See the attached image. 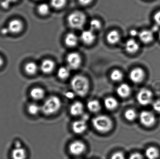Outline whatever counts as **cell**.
<instances>
[{
	"mask_svg": "<svg viewBox=\"0 0 160 159\" xmlns=\"http://www.w3.org/2000/svg\"><path fill=\"white\" fill-rule=\"evenodd\" d=\"M18 0H3L1 2V6L4 9H7L11 4L16 2Z\"/></svg>",
	"mask_w": 160,
	"mask_h": 159,
	"instance_id": "cell-33",
	"label": "cell"
},
{
	"mask_svg": "<svg viewBox=\"0 0 160 159\" xmlns=\"http://www.w3.org/2000/svg\"><path fill=\"white\" fill-rule=\"evenodd\" d=\"M67 0H51L52 6L56 9L62 8L66 4Z\"/></svg>",
	"mask_w": 160,
	"mask_h": 159,
	"instance_id": "cell-32",
	"label": "cell"
},
{
	"mask_svg": "<svg viewBox=\"0 0 160 159\" xmlns=\"http://www.w3.org/2000/svg\"><path fill=\"white\" fill-rule=\"evenodd\" d=\"M1 33L2 35H6L9 32L7 28H3L1 30Z\"/></svg>",
	"mask_w": 160,
	"mask_h": 159,
	"instance_id": "cell-41",
	"label": "cell"
},
{
	"mask_svg": "<svg viewBox=\"0 0 160 159\" xmlns=\"http://www.w3.org/2000/svg\"><path fill=\"white\" fill-rule=\"evenodd\" d=\"M13 159H25L26 158V151L22 147H15L12 152Z\"/></svg>",
	"mask_w": 160,
	"mask_h": 159,
	"instance_id": "cell-19",
	"label": "cell"
},
{
	"mask_svg": "<svg viewBox=\"0 0 160 159\" xmlns=\"http://www.w3.org/2000/svg\"><path fill=\"white\" fill-rule=\"evenodd\" d=\"M89 27L90 30L94 32L100 29L101 23L98 20L94 19L90 21L89 22Z\"/></svg>",
	"mask_w": 160,
	"mask_h": 159,
	"instance_id": "cell-31",
	"label": "cell"
},
{
	"mask_svg": "<svg viewBox=\"0 0 160 159\" xmlns=\"http://www.w3.org/2000/svg\"><path fill=\"white\" fill-rule=\"evenodd\" d=\"M72 129L75 133L78 134L83 133L87 129L86 121L82 119L75 121L72 125Z\"/></svg>",
	"mask_w": 160,
	"mask_h": 159,
	"instance_id": "cell-15",
	"label": "cell"
},
{
	"mask_svg": "<svg viewBox=\"0 0 160 159\" xmlns=\"http://www.w3.org/2000/svg\"><path fill=\"white\" fill-rule=\"evenodd\" d=\"M140 48L139 44L136 40L133 39H130L125 44V49L126 51L131 54L136 53Z\"/></svg>",
	"mask_w": 160,
	"mask_h": 159,
	"instance_id": "cell-12",
	"label": "cell"
},
{
	"mask_svg": "<svg viewBox=\"0 0 160 159\" xmlns=\"http://www.w3.org/2000/svg\"><path fill=\"white\" fill-rule=\"evenodd\" d=\"M62 105L61 101L58 97L52 96L48 98L41 106V111L47 115H53L59 111Z\"/></svg>",
	"mask_w": 160,
	"mask_h": 159,
	"instance_id": "cell-2",
	"label": "cell"
},
{
	"mask_svg": "<svg viewBox=\"0 0 160 159\" xmlns=\"http://www.w3.org/2000/svg\"><path fill=\"white\" fill-rule=\"evenodd\" d=\"M88 110L92 113H97L100 110L101 105L99 102L97 100L89 101L87 104Z\"/></svg>",
	"mask_w": 160,
	"mask_h": 159,
	"instance_id": "cell-25",
	"label": "cell"
},
{
	"mask_svg": "<svg viewBox=\"0 0 160 159\" xmlns=\"http://www.w3.org/2000/svg\"><path fill=\"white\" fill-rule=\"evenodd\" d=\"M45 91L41 88L36 87L33 88L30 92L31 97L34 100H40L45 96Z\"/></svg>",
	"mask_w": 160,
	"mask_h": 159,
	"instance_id": "cell-21",
	"label": "cell"
},
{
	"mask_svg": "<svg viewBox=\"0 0 160 159\" xmlns=\"http://www.w3.org/2000/svg\"><path fill=\"white\" fill-rule=\"evenodd\" d=\"M85 149V146L83 143L80 141L73 142L69 146V151L71 154L76 156L81 155Z\"/></svg>",
	"mask_w": 160,
	"mask_h": 159,
	"instance_id": "cell-10",
	"label": "cell"
},
{
	"mask_svg": "<svg viewBox=\"0 0 160 159\" xmlns=\"http://www.w3.org/2000/svg\"><path fill=\"white\" fill-rule=\"evenodd\" d=\"M85 16L79 11H76L70 14L68 21L70 27L76 29H81L83 27L86 22Z\"/></svg>",
	"mask_w": 160,
	"mask_h": 159,
	"instance_id": "cell-4",
	"label": "cell"
},
{
	"mask_svg": "<svg viewBox=\"0 0 160 159\" xmlns=\"http://www.w3.org/2000/svg\"><path fill=\"white\" fill-rule=\"evenodd\" d=\"M111 159H125V156L121 152H117L112 156Z\"/></svg>",
	"mask_w": 160,
	"mask_h": 159,
	"instance_id": "cell-35",
	"label": "cell"
},
{
	"mask_svg": "<svg viewBox=\"0 0 160 159\" xmlns=\"http://www.w3.org/2000/svg\"><path fill=\"white\" fill-rule=\"evenodd\" d=\"M152 107L156 112L160 113V100L155 101L152 104Z\"/></svg>",
	"mask_w": 160,
	"mask_h": 159,
	"instance_id": "cell-34",
	"label": "cell"
},
{
	"mask_svg": "<svg viewBox=\"0 0 160 159\" xmlns=\"http://www.w3.org/2000/svg\"><path fill=\"white\" fill-rule=\"evenodd\" d=\"M24 69L27 74L30 75H33L36 73L38 70V67L35 63L29 62L26 63Z\"/></svg>",
	"mask_w": 160,
	"mask_h": 159,
	"instance_id": "cell-24",
	"label": "cell"
},
{
	"mask_svg": "<svg viewBox=\"0 0 160 159\" xmlns=\"http://www.w3.org/2000/svg\"><path fill=\"white\" fill-rule=\"evenodd\" d=\"M145 77L144 71L141 68H134L129 74L130 79L134 83H141L144 79Z\"/></svg>",
	"mask_w": 160,
	"mask_h": 159,
	"instance_id": "cell-8",
	"label": "cell"
},
{
	"mask_svg": "<svg viewBox=\"0 0 160 159\" xmlns=\"http://www.w3.org/2000/svg\"><path fill=\"white\" fill-rule=\"evenodd\" d=\"M75 94L76 93L74 92H72V91H68L66 93L65 95L67 98H68L69 99H73L75 97Z\"/></svg>",
	"mask_w": 160,
	"mask_h": 159,
	"instance_id": "cell-38",
	"label": "cell"
},
{
	"mask_svg": "<svg viewBox=\"0 0 160 159\" xmlns=\"http://www.w3.org/2000/svg\"><path fill=\"white\" fill-rule=\"evenodd\" d=\"M130 87L126 84H121L117 90L118 95L121 98H127L131 93Z\"/></svg>",
	"mask_w": 160,
	"mask_h": 159,
	"instance_id": "cell-17",
	"label": "cell"
},
{
	"mask_svg": "<svg viewBox=\"0 0 160 159\" xmlns=\"http://www.w3.org/2000/svg\"><path fill=\"white\" fill-rule=\"evenodd\" d=\"M120 35L119 32L115 30L110 31L107 35V40L109 44H115L119 42Z\"/></svg>",
	"mask_w": 160,
	"mask_h": 159,
	"instance_id": "cell-20",
	"label": "cell"
},
{
	"mask_svg": "<svg viewBox=\"0 0 160 159\" xmlns=\"http://www.w3.org/2000/svg\"><path fill=\"white\" fill-rule=\"evenodd\" d=\"M92 124L97 130L102 133L109 131L112 127V122L110 118L103 115L94 118L92 120Z\"/></svg>",
	"mask_w": 160,
	"mask_h": 159,
	"instance_id": "cell-3",
	"label": "cell"
},
{
	"mask_svg": "<svg viewBox=\"0 0 160 159\" xmlns=\"http://www.w3.org/2000/svg\"><path fill=\"white\" fill-rule=\"evenodd\" d=\"M23 28V24L22 21L18 19L10 21L7 27L9 32L12 34H18L21 32Z\"/></svg>",
	"mask_w": 160,
	"mask_h": 159,
	"instance_id": "cell-9",
	"label": "cell"
},
{
	"mask_svg": "<svg viewBox=\"0 0 160 159\" xmlns=\"http://www.w3.org/2000/svg\"><path fill=\"white\" fill-rule=\"evenodd\" d=\"M3 60L2 58L0 56V67L2 66V65L3 64Z\"/></svg>",
	"mask_w": 160,
	"mask_h": 159,
	"instance_id": "cell-43",
	"label": "cell"
},
{
	"mask_svg": "<svg viewBox=\"0 0 160 159\" xmlns=\"http://www.w3.org/2000/svg\"><path fill=\"white\" fill-rule=\"evenodd\" d=\"M154 20L157 25L160 26V11H158L154 15Z\"/></svg>",
	"mask_w": 160,
	"mask_h": 159,
	"instance_id": "cell-36",
	"label": "cell"
},
{
	"mask_svg": "<svg viewBox=\"0 0 160 159\" xmlns=\"http://www.w3.org/2000/svg\"><path fill=\"white\" fill-rule=\"evenodd\" d=\"M125 116L126 119L128 121H133L137 117L136 111L133 109H128L125 112Z\"/></svg>",
	"mask_w": 160,
	"mask_h": 159,
	"instance_id": "cell-30",
	"label": "cell"
},
{
	"mask_svg": "<svg viewBox=\"0 0 160 159\" xmlns=\"http://www.w3.org/2000/svg\"><path fill=\"white\" fill-rule=\"evenodd\" d=\"M38 11L40 15L42 16H46L49 12V6L47 4L43 3L38 6Z\"/></svg>",
	"mask_w": 160,
	"mask_h": 159,
	"instance_id": "cell-28",
	"label": "cell"
},
{
	"mask_svg": "<svg viewBox=\"0 0 160 159\" xmlns=\"http://www.w3.org/2000/svg\"><path fill=\"white\" fill-rule=\"evenodd\" d=\"M139 38L142 43L148 44L153 41L154 39L153 32L149 30H143L139 34Z\"/></svg>",
	"mask_w": 160,
	"mask_h": 159,
	"instance_id": "cell-14",
	"label": "cell"
},
{
	"mask_svg": "<svg viewBox=\"0 0 160 159\" xmlns=\"http://www.w3.org/2000/svg\"><path fill=\"white\" fill-rule=\"evenodd\" d=\"M40 110H41V107H40L37 104H31L28 106V112L31 115H37Z\"/></svg>",
	"mask_w": 160,
	"mask_h": 159,
	"instance_id": "cell-29",
	"label": "cell"
},
{
	"mask_svg": "<svg viewBox=\"0 0 160 159\" xmlns=\"http://www.w3.org/2000/svg\"><path fill=\"white\" fill-rule=\"evenodd\" d=\"M70 75V69L68 67H62L58 72V76L62 79H67Z\"/></svg>",
	"mask_w": 160,
	"mask_h": 159,
	"instance_id": "cell-26",
	"label": "cell"
},
{
	"mask_svg": "<svg viewBox=\"0 0 160 159\" xmlns=\"http://www.w3.org/2000/svg\"><path fill=\"white\" fill-rule=\"evenodd\" d=\"M129 159H143L142 156L139 153H136L131 155Z\"/></svg>",
	"mask_w": 160,
	"mask_h": 159,
	"instance_id": "cell-37",
	"label": "cell"
},
{
	"mask_svg": "<svg viewBox=\"0 0 160 159\" xmlns=\"http://www.w3.org/2000/svg\"><path fill=\"white\" fill-rule=\"evenodd\" d=\"M93 0H78L79 2L82 5L86 6L89 4Z\"/></svg>",
	"mask_w": 160,
	"mask_h": 159,
	"instance_id": "cell-39",
	"label": "cell"
},
{
	"mask_svg": "<svg viewBox=\"0 0 160 159\" xmlns=\"http://www.w3.org/2000/svg\"><path fill=\"white\" fill-rule=\"evenodd\" d=\"M145 156L148 159H158L159 157V151L156 147H150L146 150Z\"/></svg>",
	"mask_w": 160,
	"mask_h": 159,
	"instance_id": "cell-22",
	"label": "cell"
},
{
	"mask_svg": "<svg viewBox=\"0 0 160 159\" xmlns=\"http://www.w3.org/2000/svg\"><path fill=\"white\" fill-rule=\"evenodd\" d=\"M65 42L67 45L70 47L76 46L78 42V36L73 33H69L66 35Z\"/></svg>",
	"mask_w": 160,
	"mask_h": 159,
	"instance_id": "cell-18",
	"label": "cell"
},
{
	"mask_svg": "<svg viewBox=\"0 0 160 159\" xmlns=\"http://www.w3.org/2000/svg\"><path fill=\"white\" fill-rule=\"evenodd\" d=\"M159 25H156L155 26H153V28H152V31L153 32H157L159 30Z\"/></svg>",
	"mask_w": 160,
	"mask_h": 159,
	"instance_id": "cell-42",
	"label": "cell"
},
{
	"mask_svg": "<svg viewBox=\"0 0 160 159\" xmlns=\"http://www.w3.org/2000/svg\"><path fill=\"white\" fill-rule=\"evenodd\" d=\"M123 77V73L119 70H115L111 73V78L113 81L116 82L121 81Z\"/></svg>",
	"mask_w": 160,
	"mask_h": 159,
	"instance_id": "cell-27",
	"label": "cell"
},
{
	"mask_svg": "<svg viewBox=\"0 0 160 159\" xmlns=\"http://www.w3.org/2000/svg\"><path fill=\"white\" fill-rule=\"evenodd\" d=\"M71 86L74 92L81 97L85 96L89 88L88 80L82 75L74 77L71 80Z\"/></svg>",
	"mask_w": 160,
	"mask_h": 159,
	"instance_id": "cell-1",
	"label": "cell"
},
{
	"mask_svg": "<svg viewBox=\"0 0 160 159\" xmlns=\"http://www.w3.org/2000/svg\"><path fill=\"white\" fill-rule=\"evenodd\" d=\"M152 99L153 94L150 90L147 89H142L137 94V101L141 105H148L151 103Z\"/></svg>",
	"mask_w": 160,
	"mask_h": 159,
	"instance_id": "cell-6",
	"label": "cell"
},
{
	"mask_svg": "<svg viewBox=\"0 0 160 159\" xmlns=\"http://www.w3.org/2000/svg\"><path fill=\"white\" fill-rule=\"evenodd\" d=\"M104 105L106 109L113 110L117 108L118 105V102L116 99L113 97H108L104 101Z\"/></svg>",
	"mask_w": 160,
	"mask_h": 159,
	"instance_id": "cell-23",
	"label": "cell"
},
{
	"mask_svg": "<svg viewBox=\"0 0 160 159\" xmlns=\"http://www.w3.org/2000/svg\"><path fill=\"white\" fill-rule=\"evenodd\" d=\"M55 63L53 61L50 59L44 60L40 65V69L43 73L49 74L51 73L54 70Z\"/></svg>",
	"mask_w": 160,
	"mask_h": 159,
	"instance_id": "cell-13",
	"label": "cell"
},
{
	"mask_svg": "<svg viewBox=\"0 0 160 159\" xmlns=\"http://www.w3.org/2000/svg\"><path fill=\"white\" fill-rule=\"evenodd\" d=\"M159 39L160 40V32H159Z\"/></svg>",
	"mask_w": 160,
	"mask_h": 159,
	"instance_id": "cell-44",
	"label": "cell"
},
{
	"mask_svg": "<svg viewBox=\"0 0 160 159\" xmlns=\"http://www.w3.org/2000/svg\"><path fill=\"white\" fill-rule=\"evenodd\" d=\"M139 33L135 30H132L130 31V35L132 37H135L137 35H139Z\"/></svg>",
	"mask_w": 160,
	"mask_h": 159,
	"instance_id": "cell-40",
	"label": "cell"
},
{
	"mask_svg": "<svg viewBox=\"0 0 160 159\" xmlns=\"http://www.w3.org/2000/svg\"><path fill=\"white\" fill-rule=\"evenodd\" d=\"M141 124L147 128H150L155 125L156 119L155 115L151 112L143 111L139 116Z\"/></svg>",
	"mask_w": 160,
	"mask_h": 159,
	"instance_id": "cell-5",
	"label": "cell"
},
{
	"mask_svg": "<svg viewBox=\"0 0 160 159\" xmlns=\"http://www.w3.org/2000/svg\"><path fill=\"white\" fill-rule=\"evenodd\" d=\"M81 39L82 42L86 44H91L96 39L94 32L90 30L83 31L81 35Z\"/></svg>",
	"mask_w": 160,
	"mask_h": 159,
	"instance_id": "cell-11",
	"label": "cell"
},
{
	"mask_svg": "<svg viewBox=\"0 0 160 159\" xmlns=\"http://www.w3.org/2000/svg\"><path fill=\"white\" fill-rule=\"evenodd\" d=\"M83 105L80 102L74 103L70 106V114L73 116H79L83 112Z\"/></svg>",
	"mask_w": 160,
	"mask_h": 159,
	"instance_id": "cell-16",
	"label": "cell"
},
{
	"mask_svg": "<svg viewBox=\"0 0 160 159\" xmlns=\"http://www.w3.org/2000/svg\"><path fill=\"white\" fill-rule=\"evenodd\" d=\"M67 61L68 68L75 70L78 69L80 67L82 62V58L78 53L72 52L68 55Z\"/></svg>",
	"mask_w": 160,
	"mask_h": 159,
	"instance_id": "cell-7",
	"label": "cell"
}]
</instances>
